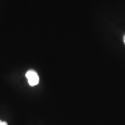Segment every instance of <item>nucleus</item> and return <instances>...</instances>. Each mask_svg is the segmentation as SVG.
<instances>
[{
	"label": "nucleus",
	"mask_w": 125,
	"mask_h": 125,
	"mask_svg": "<svg viewBox=\"0 0 125 125\" xmlns=\"http://www.w3.org/2000/svg\"><path fill=\"white\" fill-rule=\"evenodd\" d=\"M26 76L27 78L29 85L31 86H34L38 85L39 83V76L34 70H30L27 72L26 74Z\"/></svg>",
	"instance_id": "f257e3e1"
},
{
	"label": "nucleus",
	"mask_w": 125,
	"mask_h": 125,
	"mask_svg": "<svg viewBox=\"0 0 125 125\" xmlns=\"http://www.w3.org/2000/svg\"><path fill=\"white\" fill-rule=\"evenodd\" d=\"M123 42H124V43L125 44V35H124V37H123Z\"/></svg>",
	"instance_id": "7ed1b4c3"
},
{
	"label": "nucleus",
	"mask_w": 125,
	"mask_h": 125,
	"mask_svg": "<svg viewBox=\"0 0 125 125\" xmlns=\"http://www.w3.org/2000/svg\"><path fill=\"white\" fill-rule=\"evenodd\" d=\"M0 125H8V124L6 122H2L0 120Z\"/></svg>",
	"instance_id": "f03ea898"
}]
</instances>
